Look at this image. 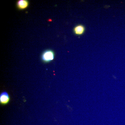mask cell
I'll return each instance as SVG.
<instances>
[{"label": "cell", "mask_w": 125, "mask_h": 125, "mask_svg": "<svg viewBox=\"0 0 125 125\" xmlns=\"http://www.w3.org/2000/svg\"><path fill=\"white\" fill-rule=\"evenodd\" d=\"M55 53L51 50H47L43 52L42 55V60L43 62H49L54 60Z\"/></svg>", "instance_id": "obj_1"}, {"label": "cell", "mask_w": 125, "mask_h": 125, "mask_svg": "<svg viewBox=\"0 0 125 125\" xmlns=\"http://www.w3.org/2000/svg\"><path fill=\"white\" fill-rule=\"evenodd\" d=\"M10 100V95L6 91L2 92L0 94V103L3 105H7Z\"/></svg>", "instance_id": "obj_2"}, {"label": "cell", "mask_w": 125, "mask_h": 125, "mask_svg": "<svg viewBox=\"0 0 125 125\" xmlns=\"http://www.w3.org/2000/svg\"><path fill=\"white\" fill-rule=\"evenodd\" d=\"M29 5V1L27 0H19L16 3L17 8L21 10L27 9Z\"/></svg>", "instance_id": "obj_3"}, {"label": "cell", "mask_w": 125, "mask_h": 125, "mask_svg": "<svg viewBox=\"0 0 125 125\" xmlns=\"http://www.w3.org/2000/svg\"><path fill=\"white\" fill-rule=\"evenodd\" d=\"M85 28L82 25H78L74 28L73 31L75 34L77 35H81L84 33Z\"/></svg>", "instance_id": "obj_4"}]
</instances>
